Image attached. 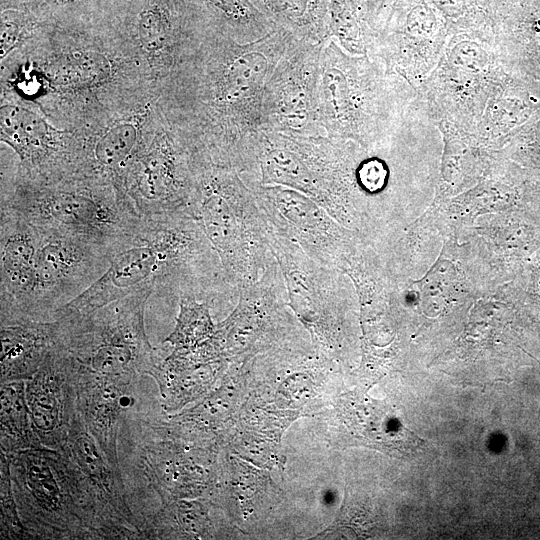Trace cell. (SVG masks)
<instances>
[{"label": "cell", "mask_w": 540, "mask_h": 540, "mask_svg": "<svg viewBox=\"0 0 540 540\" xmlns=\"http://www.w3.org/2000/svg\"><path fill=\"white\" fill-rule=\"evenodd\" d=\"M1 203L36 227L71 235L112 250L143 221L126 192L94 178L67 176L37 181L2 177Z\"/></svg>", "instance_id": "3957f363"}, {"label": "cell", "mask_w": 540, "mask_h": 540, "mask_svg": "<svg viewBox=\"0 0 540 540\" xmlns=\"http://www.w3.org/2000/svg\"><path fill=\"white\" fill-rule=\"evenodd\" d=\"M216 251L228 282L240 291L275 259L257 200L221 164L207 158L186 207Z\"/></svg>", "instance_id": "277c9868"}, {"label": "cell", "mask_w": 540, "mask_h": 540, "mask_svg": "<svg viewBox=\"0 0 540 540\" xmlns=\"http://www.w3.org/2000/svg\"><path fill=\"white\" fill-rule=\"evenodd\" d=\"M539 100L531 84L510 72L490 96L476 136L484 144L508 139L535 111Z\"/></svg>", "instance_id": "ac0fdd59"}, {"label": "cell", "mask_w": 540, "mask_h": 540, "mask_svg": "<svg viewBox=\"0 0 540 540\" xmlns=\"http://www.w3.org/2000/svg\"><path fill=\"white\" fill-rule=\"evenodd\" d=\"M146 289L209 304L219 296L239 295L205 233L182 209L143 217L137 230L115 247L104 274L62 308L88 313Z\"/></svg>", "instance_id": "7a4b0ae2"}, {"label": "cell", "mask_w": 540, "mask_h": 540, "mask_svg": "<svg viewBox=\"0 0 540 540\" xmlns=\"http://www.w3.org/2000/svg\"><path fill=\"white\" fill-rule=\"evenodd\" d=\"M510 72L489 33L450 32L437 65L417 89L435 123L476 135L490 96Z\"/></svg>", "instance_id": "8992f818"}, {"label": "cell", "mask_w": 540, "mask_h": 540, "mask_svg": "<svg viewBox=\"0 0 540 540\" xmlns=\"http://www.w3.org/2000/svg\"><path fill=\"white\" fill-rule=\"evenodd\" d=\"M38 229L33 282L19 323L53 320L60 308L97 281L110 264L112 250L108 247Z\"/></svg>", "instance_id": "9c48e42d"}, {"label": "cell", "mask_w": 540, "mask_h": 540, "mask_svg": "<svg viewBox=\"0 0 540 540\" xmlns=\"http://www.w3.org/2000/svg\"><path fill=\"white\" fill-rule=\"evenodd\" d=\"M179 0H126L110 21L143 63L158 99L180 71L183 21Z\"/></svg>", "instance_id": "8fae6325"}, {"label": "cell", "mask_w": 540, "mask_h": 540, "mask_svg": "<svg viewBox=\"0 0 540 540\" xmlns=\"http://www.w3.org/2000/svg\"><path fill=\"white\" fill-rule=\"evenodd\" d=\"M156 101L119 117L86 135H79L77 175L112 183L122 188L124 172L138 152Z\"/></svg>", "instance_id": "9a60e30c"}, {"label": "cell", "mask_w": 540, "mask_h": 540, "mask_svg": "<svg viewBox=\"0 0 540 540\" xmlns=\"http://www.w3.org/2000/svg\"><path fill=\"white\" fill-rule=\"evenodd\" d=\"M42 21L28 10H1L0 59L32 36Z\"/></svg>", "instance_id": "7402d4cb"}, {"label": "cell", "mask_w": 540, "mask_h": 540, "mask_svg": "<svg viewBox=\"0 0 540 540\" xmlns=\"http://www.w3.org/2000/svg\"><path fill=\"white\" fill-rule=\"evenodd\" d=\"M43 447L35 435L25 396V381L1 383V453Z\"/></svg>", "instance_id": "d6986e66"}, {"label": "cell", "mask_w": 540, "mask_h": 540, "mask_svg": "<svg viewBox=\"0 0 540 540\" xmlns=\"http://www.w3.org/2000/svg\"><path fill=\"white\" fill-rule=\"evenodd\" d=\"M41 0H1V10L20 9L32 12Z\"/></svg>", "instance_id": "cb8c5ba5"}, {"label": "cell", "mask_w": 540, "mask_h": 540, "mask_svg": "<svg viewBox=\"0 0 540 540\" xmlns=\"http://www.w3.org/2000/svg\"><path fill=\"white\" fill-rule=\"evenodd\" d=\"M4 455L19 516L33 539H90L85 497L59 450L39 447Z\"/></svg>", "instance_id": "52a82bcc"}, {"label": "cell", "mask_w": 540, "mask_h": 540, "mask_svg": "<svg viewBox=\"0 0 540 540\" xmlns=\"http://www.w3.org/2000/svg\"><path fill=\"white\" fill-rule=\"evenodd\" d=\"M126 0H41L32 13L53 24H93L111 19Z\"/></svg>", "instance_id": "ffe728a7"}, {"label": "cell", "mask_w": 540, "mask_h": 540, "mask_svg": "<svg viewBox=\"0 0 540 540\" xmlns=\"http://www.w3.org/2000/svg\"><path fill=\"white\" fill-rule=\"evenodd\" d=\"M138 383L79 377L76 374L78 412L109 463L120 472V425L124 417L133 412L132 408L137 407L135 391Z\"/></svg>", "instance_id": "2e32d148"}, {"label": "cell", "mask_w": 540, "mask_h": 540, "mask_svg": "<svg viewBox=\"0 0 540 540\" xmlns=\"http://www.w3.org/2000/svg\"><path fill=\"white\" fill-rule=\"evenodd\" d=\"M207 156L166 118L156 101L144 140L124 172L122 188L143 217L186 209Z\"/></svg>", "instance_id": "ba28073f"}, {"label": "cell", "mask_w": 540, "mask_h": 540, "mask_svg": "<svg viewBox=\"0 0 540 540\" xmlns=\"http://www.w3.org/2000/svg\"><path fill=\"white\" fill-rule=\"evenodd\" d=\"M151 289L134 292L88 313L60 308L54 315L61 344L77 376L137 383L157 361L145 330Z\"/></svg>", "instance_id": "5b68a950"}, {"label": "cell", "mask_w": 540, "mask_h": 540, "mask_svg": "<svg viewBox=\"0 0 540 540\" xmlns=\"http://www.w3.org/2000/svg\"><path fill=\"white\" fill-rule=\"evenodd\" d=\"M1 538L33 539L22 523L13 496L9 459L1 454Z\"/></svg>", "instance_id": "603a6c76"}, {"label": "cell", "mask_w": 540, "mask_h": 540, "mask_svg": "<svg viewBox=\"0 0 540 540\" xmlns=\"http://www.w3.org/2000/svg\"><path fill=\"white\" fill-rule=\"evenodd\" d=\"M214 331L210 304L193 297H181L175 328L164 342L175 348H191L211 338Z\"/></svg>", "instance_id": "44dd1931"}, {"label": "cell", "mask_w": 540, "mask_h": 540, "mask_svg": "<svg viewBox=\"0 0 540 540\" xmlns=\"http://www.w3.org/2000/svg\"><path fill=\"white\" fill-rule=\"evenodd\" d=\"M254 196L270 230L296 243L317 262L346 269L351 237L317 202L281 188H259Z\"/></svg>", "instance_id": "7c38bea8"}, {"label": "cell", "mask_w": 540, "mask_h": 540, "mask_svg": "<svg viewBox=\"0 0 540 540\" xmlns=\"http://www.w3.org/2000/svg\"><path fill=\"white\" fill-rule=\"evenodd\" d=\"M0 67L1 100L33 108L79 135L157 100L143 63L110 20L42 21Z\"/></svg>", "instance_id": "6da1fadb"}, {"label": "cell", "mask_w": 540, "mask_h": 540, "mask_svg": "<svg viewBox=\"0 0 540 540\" xmlns=\"http://www.w3.org/2000/svg\"><path fill=\"white\" fill-rule=\"evenodd\" d=\"M40 244V230L23 214L0 207V324L20 322L29 296Z\"/></svg>", "instance_id": "5bb4252c"}, {"label": "cell", "mask_w": 540, "mask_h": 540, "mask_svg": "<svg viewBox=\"0 0 540 540\" xmlns=\"http://www.w3.org/2000/svg\"><path fill=\"white\" fill-rule=\"evenodd\" d=\"M0 333L1 383L30 379L61 344L55 320L1 325Z\"/></svg>", "instance_id": "e0dca14e"}, {"label": "cell", "mask_w": 540, "mask_h": 540, "mask_svg": "<svg viewBox=\"0 0 540 540\" xmlns=\"http://www.w3.org/2000/svg\"><path fill=\"white\" fill-rule=\"evenodd\" d=\"M31 425L43 447L58 450L77 416L76 369L60 344L39 370L25 381Z\"/></svg>", "instance_id": "4fadbf2b"}, {"label": "cell", "mask_w": 540, "mask_h": 540, "mask_svg": "<svg viewBox=\"0 0 540 540\" xmlns=\"http://www.w3.org/2000/svg\"><path fill=\"white\" fill-rule=\"evenodd\" d=\"M0 141L18 158L16 175L37 181L77 175L79 136L33 108L1 100Z\"/></svg>", "instance_id": "30bf717a"}]
</instances>
